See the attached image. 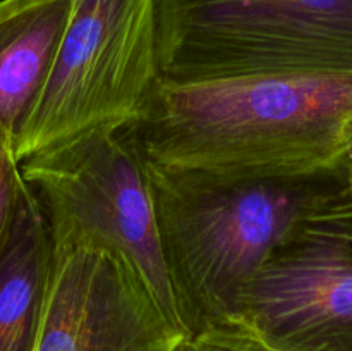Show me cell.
<instances>
[{
  "mask_svg": "<svg viewBox=\"0 0 352 351\" xmlns=\"http://www.w3.org/2000/svg\"><path fill=\"white\" fill-rule=\"evenodd\" d=\"M126 129L146 160L170 171L277 178L342 167L352 72L160 79Z\"/></svg>",
  "mask_w": 352,
  "mask_h": 351,
  "instance_id": "obj_1",
  "label": "cell"
},
{
  "mask_svg": "<svg viewBox=\"0 0 352 351\" xmlns=\"http://www.w3.org/2000/svg\"><path fill=\"white\" fill-rule=\"evenodd\" d=\"M144 167L186 336L227 322L268 255L352 193L344 167L277 178Z\"/></svg>",
  "mask_w": 352,
  "mask_h": 351,
  "instance_id": "obj_2",
  "label": "cell"
},
{
  "mask_svg": "<svg viewBox=\"0 0 352 351\" xmlns=\"http://www.w3.org/2000/svg\"><path fill=\"white\" fill-rule=\"evenodd\" d=\"M162 81L352 72V0H155Z\"/></svg>",
  "mask_w": 352,
  "mask_h": 351,
  "instance_id": "obj_3",
  "label": "cell"
},
{
  "mask_svg": "<svg viewBox=\"0 0 352 351\" xmlns=\"http://www.w3.org/2000/svg\"><path fill=\"white\" fill-rule=\"evenodd\" d=\"M21 176L40 200L54 240L93 241L116 251L184 332L144 158L126 127H95L45 148L21 162Z\"/></svg>",
  "mask_w": 352,
  "mask_h": 351,
  "instance_id": "obj_4",
  "label": "cell"
},
{
  "mask_svg": "<svg viewBox=\"0 0 352 351\" xmlns=\"http://www.w3.org/2000/svg\"><path fill=\"white\" fill-rule=\"evenodd\" d=\"M158 81L155 0H76L16 158L95 127L131 126Z\"/></svg>",
  "mask_w": 352,
  "mask_h": 351,
  "instance_id": "obj_5",
  "label": "cell"
},
{
  "mask_svg": "<svg viewBox=\"0 0 352 351\" xmlns=\"http://www.w3.org/2000/svg\"><path fill=\"white\" fill-rule=\"evenodd\" d=\"M227 322L277 351H352V193L268 255Z\"/></svg>",
  "mask_w": 352,
  "mask_h": 351,
  "instance_id": "obj_6",
  "label": "cell"
},
{
  "mask_svg": "<svg viewBox=\"0 0 352 351\" xmlns=\"http://www.w3.org/2000/svg\"><path fill=\"white\" fill-rule=\"evenodd\" d=\"M186 334L116 251L54 240V270L34 351H174Z\"/></svg>",
  "mask_w": 352,
  "mask_h": 351,
  "instance_id": "obj_7",
  "label": "cell"
},
{
  "mask_svg": "<svg viewBox=\"0 0 352 351\" xmlns=\"http://www.w3.org/2000/svg\"><path fill=\"white\" fill-rule=\"evenodd\" d=\"M76 0H0V126L12 143L48 81Z\"/></svg>",
  "mask_w": 352,
  "mask_h": 351,
  "instance_id": "obj_8",
  "label": "cell"
},
{
  "mask_svg": "<svg viewBox=\"0 0 352 351\" xmlns=\"http://www.w3.org/2000/svg\"><path fill=\"white\" fill-rule=\"evenodd\" d=\"M54 270L47 215L24 181L0 248V351H34Z\"/></svg>",
  "mask_w": 352,
  "mask_h": 351,
  "instance_id": "obj_9",
  "label": "cell"
},
{
  "mask_svg": "<svg viewBox=\"0 0 352 351\" xmlns=\"http://www.w3.org/2000/svg\"><path fill=\"white\" fill-rule=\"evenodd\" d=\"M174 351H277L236 322L213 323L182 337Z\"/></svg>",
  "mask_w": 352,
  "mask_h": 351,
  "instance_id": "obj_10",
  "label": "cell"
},
{
  "mask_svg": "<svg viewBox=\"0 0 352 351\" xmlns=\"http://www.w3.org/2000/svg\"><path fill=\"white\" fill-rule=\"evenodd\" d=\"M23 186L24 179L21 176L19 160L14 153L12 138L0 126V248L12 222Z\"/></svg>",
  "mask_w": 352,
  "mask_h": 351,
  "instance_id": "obj_11",
  "label": "cell"
},
{
  "mask_svg": "<svg viewBox=\"0 0 352 351\" xmlns=\"http://www.w3.org/2000/svg\"><path fill=\"white\" fill-rule=\"evenodd\" d=\"M340 165H342V167L352 176V131L349 133V136H347L346 150H344L342 162H340Z\"/></svg>",
  "mask_w": 352,
  "mask_h": 351,
  "instance_id": "obj_12",
  "label": "cell"
}]
</instances>
